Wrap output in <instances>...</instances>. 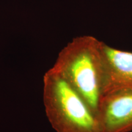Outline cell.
<instances>
[{"label":"cell","instance_id":"obj_1","mask_svg":"<svg viewBox=\"0 0 132 132\" xmlns=\"http://www.w3.org/2000/svg\"><path fill=\"white\" fill-rule=\"evenodd\" d=\"M102 44L92 36L75 38L61 51L51 68L70 84L98 118L102 97Z\"/></svg>","mask_w":132,"mask_h":132},{"label":"cell","instance_id":"obj_2","mask_svg":"<svg viewBox=\"0 0 132 132\" xmlns=\"http://www.w3.org/2000/svg\"><path fill=\"white\" fill-rule=\"evenodd\" d=\"M43 81L46 116L56 132H104L98 117L59 74L50 69Z\"/></svg>","mask_w":132,"mask_h":132},{"label":"cell","instance_id":"obj_3","mask_svg":"<svg viewBox=\"0 0 132 132\" xmlns=\"http://www.w3.org/2000/svg\"><path fill=\"white\" fill-rule=\"evenodd\" d=\"M102 97L132 91V53L102 44Z\"/></svg>","mask_w":132,"mask_h":132},{"label":"cell","instance_id":"obj_4","mask_svg":"<svg viewBox=\"0 0 132 132\" xmlns=\"http://www.w3.org/2000/svg\"><path fill=\"white\" fill-rule=\"evenodd\" d=\"M98 118L104 132L132 131V91L103 95Z\"/></svg>","mask_w":132,"mask_h":132}]
</instances>
